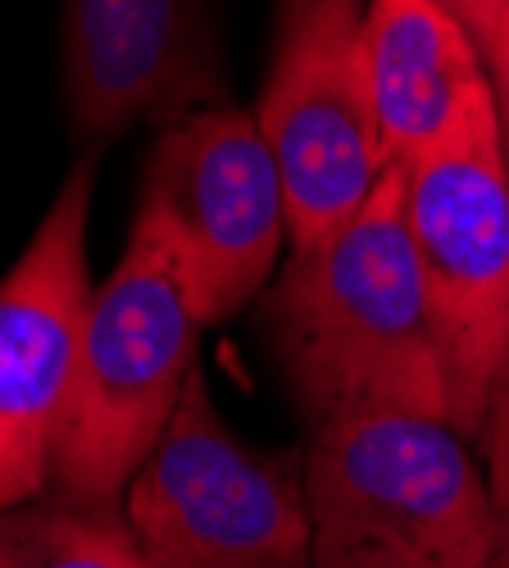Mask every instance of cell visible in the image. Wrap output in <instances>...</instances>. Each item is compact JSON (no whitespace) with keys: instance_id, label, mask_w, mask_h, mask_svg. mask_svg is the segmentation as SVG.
I'll return each mask as SVG.
<instances>
[{"instance_id":"obj_1","label":"cell","mask_w":509,"mask_h":568,"mask_svg":"<svg viewBox=\"0 0 509 568\" xmlns=\"http://www.w3.org/2000/svg\"><path fill=\"white\" fill-rule=\"evenodd\" d=\"M264 333L314 428L378 409L450 423L446 368L405 219V169H387L342 227L287 251L264 292Z\"/></svg>"},{"instance_id":"obj_2","label":"cell","mask_w":509,"mask_h":568,"mask_svg":"<svg viewBox=\"0 0 509 568\" xmlns=\"http://www.w3.org/2000/svg\"><path fill=\"white\" fill-rule=\"evenodd\" d=\"M309 568H487L500 500L469 442L428 414H350L305 450Z\"/></svg>"},{"instance_id":"obj_3","label":"cell","mask_w":509,"mask_h":568,"mask_svg":"<svg viewBox=\"0 0 509 568\" xmlns=\"http://www.w3.org/2000/svg\"><path fill=\"white\" fill-rule=\"evenodd\" d=\"M405 219L446 368L450 428L509 442V132L478 105L405 164Z\"/></svg>"},{"instance_id":"obj_4","label":"cell","mask_w":509,"mask_h":568,"mask_svg":"<svg viewBox=\"0 0 509 568\" xmlns=\"http://www.w3.org/2000/svg\"><path fill=\"white\" fill-rule=\"evenodd\" d=\"M196 318L164 236L132 219L114 273L91 296L69 423L55 450V496L123 509V491L155 450L196 373Z\"/></svg>"},{"instance_id":"obj_5","label":"cell","mask_w":509,"mask_h":568,"mask_svg":"<svg viewBox=\"0 0 509 568\" xmlns=\"http://www.w3.org/2000/svg\"><path fill=\"white\" fill-rule=\"evenodd\" d=\"M123 518L146 568H309L305 459L246 446L201 364L128 483Z\"/></svg>"},{"instance_id":"obj_6","label":"cell","mask_w":509,"mask_h":568,"mask_svg":"<svg viewBox=\"0 0 509 568\" xmlns=\"http://www.w3.org/2000/svg\"><path fill=\"white\" fill-rule=\"evenodd\" d=\"M255 123L283 173L287 251L318 242L364 210L387 178L364 0H287Z\"/></svg>"},{"instance_id":"obj_7","label":"cell","mask_w":509,"mask_h":568,"mask_svg":"<svg viewBox=\"0 0 509 568\" xmlns=\"http://www.w3.org/2000/svg\"><path fill=\"white\" fill-rule=\"evenodd\" d=\"M136 219L164 236L205 327L268 292L292 236L283 173L255 110L214 105L177 119L146 160Z\"/></svg>"},{"instance_id":"obj_8","label":"cell","mask_w":509,"mask_h":568,"mask_svg":"<svg viewBox=\"0 0 509 568\" xmlns=\"http://www.w3.org/2000/svg\"><path fill=\"white\" fill-rule=\"evenodd\" d=\"M91 186V160L73 164L23 255L0 277V509L37 500L55 478L96 296L86 264Z\"/></svg>"},{"instance_id":"obj_9","label":"cell","mask_w":509,"mask_h":568,"mask_svg":"<svg viewBox=\"0 0 509 568\" xmlns=\"http://www.w3.org/2000/svg\"><path fill=\"white\" fill-rule=\"evenodd\" d=\"M218 101L210 0H64V105L82 141Z\"/></svg>"},{"instance_id":"obj_10","label":"cell","mask_w":509,"mask_h":568,"mask_svg":"<svg viewBox=\"0 0 509 568\" xmlns=\"http://www.w3.org/2000/svg\"><path fill=\"white\" fill-rule=\"evenodd\" d=\"M364 41L387 169L419 160L496 101L478 37L441 0H364Z\"/></svg>"},{"instance_id":"obj_11","label":"cell","mask_w":509,"mask_h":568,"mask_svg":"<svg viewBox=\"0 0 509 568\" xmlns=\"http://www.w3.org/2000/svg\"><path fill=\"white\" fill-rule=\"evenodd\" d=\"M0 568H146L123 509L64 496L0 509Z\"/></svg>"},{"instance_id":"obj_12","label":"cell","mask_w":509,"mask_h":568,"mask_svg":"<svg viewBox=\"0 0 509 568\" xmlns=\"http://www.w3.org/2000/svg\"><path fill=\"white\" fill-rule=\"evenodd\" d=\"M441 6L478 37L482 55H487L491 41H496V32H500V19H505V0H441ZM487 69H491V64H487Z\"/></svg>"},{"instance_id":"obj_13","label":"cell","mask_w":509,"mask_h":568,"mask_svg":"<svg viewBox=\"0 0 509 568\" xmlns=\"http://www.w3.org/2000/svg\"><path fill=\"white\" fill-rule=\"evenodd\" d=\"M487 64H491V82H496V101H500V119H505V132H509V0H505V19H500V32L487 51Z\"/></svg>"}]
</instances>
